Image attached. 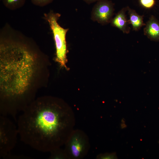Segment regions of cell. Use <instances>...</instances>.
Segmentation results:
<instances>
[{
  "label": "cell",
  "mask_w": 159,
  "mask_h": 159,
  "mask_svg": "<svg viewBox=\"0 0 159 159\" xmlns=\"http://www.w3.org/2000/svg\"><path fill=\"white\" fill-rule=\"evenodd\" d=\"M47 56L10 26L0 34V112L15 117L35 100L48 76Z\"/></svg>",
  "instance_id": "obj_1"
},
{
  "label": "cell",
  "mask_w": 159,
  "mask_h": 159,
  "mask_svg": "<svg viewBox=\"0 0 159 159\" xmlns=\"http://www.w3.org/2000/svg\"><path fill=\"white\" fill-rule=\"evenodd\" d=\"M22 112L17 121L21 140L38 151L50 152L60 147L74 130V113L58 98L38 97Z\"/></svg>",
  "instance_id": "obj_2"
},
{
  "label": "cell",
  "mask_w": 159,
  "mask_h": 159,
  "mask_svg": "<svg viewBox=\"0 0 159 159\" xmlns=\"http://www.w3.org/2000/svg\"><path fill=\"white\" fill-rule=\"evenodd\" d=\"M61 15L51 10L44 13V19L49 23L52 33L55 42L56 53L55 61L62 67H66L67 54V53L66 35L68 29L61 27L58 23Z\"/></svg>",
  "instance_id": "obj_3"
},
{
  "label": "cell",
  "mask_w": 159,
  "mask_h": 159,
  "mask_svg": "<svg viewBox=\"0 0 159 159\" xmlns=\"http://www.w3.org/2000/svg\"><path fill=\"white\" fill-rule=\"evenodd\" d=\"M17 126L6 116H0V157L9 158L15 146L18 135Z\"/></svg>",
  "instance_id": "obj_4"
},
{
  "label": "cell",
  "mask_w": 159,
  "mask_h": 159,
  "mask_svg": "<svg viewBox=\"0 0 159 159\" xmlns=\"http://www.w3.org/2000/svg\"><path fill=\"white\" fill-rule=\"evenodd\" d=\"M64 150L67 159H81L87 155L90 148L89 138L83 131L74 130L65 143Z\"/></svg>",
  "instance_id": "obj_5"
},
{
  "label": "cell",
  "mask_w": 159,
  "mask_h": 159,
  "mask_svg": "<svg viewBox=\"0 0 159 159\" xmlns=\"http://www.w3.org/2000/svg\"><path fill=\"white\" fill-rule=\"evenodd\" d=\"M114 5L109 0H99L93 7L91 15V19L102 25L110 23L114 15Z\"/></svg>",
  "instance_id": "obj_6"
},
{
  "label": "cell",
  "mask_w": 159,
  "mask_h": 159,
  "mask_svg": "<svg viewBox=\"0 0 159 159\" xmlns=\"http://www.w3.org/2000/svg\"><path fill=\"white\" fill-rule=\"evenodd\" d=\"M127 11V6L122 8L112 18L110 22L112 26L118 28L126 34H129L130 30L126 14Z\"/></svg>",
  "instance_id": "obj_7"
},
{
  "label": "cell",
  "mask_w": 159,
  "mask_h": 159,
  "mask_svg": "<svg viewBox=\"0 0 159 159\" xmlns=\"http://www.w3.org/2000/svg\"><path fill=\"white\" fill-rule=\"evenodd\" d=\"M143 32L151 41L159 42V21L154 16L151 15L146 22Z\"/></svg>",
  "instance_id": "obj_8"
},
{
  "label": "cell",
  "mask_w": 159,
  "mask_h": 159,
  "mask_svg": "<svg viewBox=\"0 0 159 159\" xmlns=\"http://www.w3.org/2000/svg\"><path fill=\"white\" fill-rule=\"evenodd\" d=\"M127 9L129 17L128 22L131 25L133 30L138 31L143 26H145V24L143 21L144 16L139 14L135 10L128 6H127Z\"/></svg>",
  "instance_id": "obj_9"
},
{
  "label": "cell",
  "mask_w": 159,
  "mask_h": 159,
  "mask_svg": "<svg viewBox=\"0 0 159 159\" xmlns=\"http://www.w3.org/2000/svg\"><path fill=\"white\" fill-rule=\"evenodd\" d=\"M4 6L11 10L21 8L25 4L26 0H1Z\"/></svg>",
  "instance_id": "obj_10"
},
{
  "label": "cell",
  "mask_w": 159,
  "mask_h": 159,
  "mask_svg": "<svg viewBox=\"0 0 159 159\" xmlns=\"http://www.w3.org/2000/svg\"><path fill=\"white\" fill-rule=\"evenodd\" d=\"M50 155L49 159H67L65 152L64 149L60 147L55 148L50 152Z\"/></svg>",
  "instance_id": "obj_11"
},
{
  "label": "cell",
  "mask_w": 159,
  "mask_h": 159,
  "mask_svg": "<svg viewBox=\"0 0 159 159\" xmlns=\"http://www.w3.org/2000/svg\"><path fill=\"white\" fill-rule=\"evenodd\" d=\"M140 5L146 9L153 8L155 4V0H139Z\"/></svg>",
  "instance_id": "obj_12"
},
{
  "label": "cell",
  "mask_w": 159,
  "mask_h": 159,
  "mask_svg": "<svg viewBox=\"0 0 159 159\" xmlns=\"http://www.w3.org/2000/svg\"><path fill=\"white\" fill-rule=\"evenodd\" d=\"M96 158L98 159H117V157L116 153H113L100 154L97 156Z\"/></svg>",
  "instance_id": "obj_13"
},
{
  "label": "cell",
  "mask_w": 159,
  "mask_h": 159,
  "mask_svg": "<svg viewBox=\"0 0 159 159\" xmlns=\"http://www.w3.org/2000/svg\"><path fill=\"white\" fill-rule=\"evenodd\" d=\"M32 3L37 6L43 7L52 2L53 0H31Z\"/></svg>",
  "instance_id": "obj_14"
},
{
  "label": "cell",
  "mask_w": 159,
  "mask_h": 159,
  "mask_svg": "<svg viewBox=\"0 0 159 159\" xmlns=\"http://www.w3.org/2000/svg\"><path fill=\"white\" fill-rule=\"evenodd\" d=\"M99 0H83L87 4H90L97 1Z\"/></svg>",
  "instance_id": "obj_15"
},
{
  "label": "cell",
  "mask_w": 159,
  "mask_h": 159,
  "mask_svg": "<svg viewBox=\"0 0 159 159\" xmlns=\"http://www.w3.org/2000/svg\"><path fill=\"white\" fill-rule=\"evenodd\" d=\"M158 143H159V142H158Z\"/></svg>",
  "instance_id": "obj_16"
}]
</instances>
